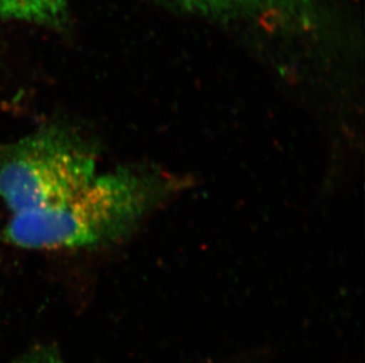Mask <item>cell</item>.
I'll list each match as a JSON object with an SVG mask.
<instances>
[{
	"instance_id": "6da1fadb",
	"label": "cell",
	"mask_w": 365,
	"mask_h": 363,
	"mask_svg": "<svg viewBox=\"0 0 365 363\" xmlns=\"http://www.w3.org/2000/svg\"><path fill=\"white\" fill-rule=\"evenodd\" d=\"M156 177L109 172L38 209L16 214L4 230L9 243L24 249H86L114 243L167 194Z\"/></svg>"
},
{
	"instance_id": "7a4b0ae2",
	"label": "cell",
	"mask_w": 365,
	"mask_h": 363,
	"mask_svg": "<svg viewBox=\"0 0 365 363\" xmlns=\"http://www.w3.org/2000/svg\"><path fill=\"white\" fill-rule=\"evenodd\" d=\"M96 176L95 154L58 127L36 131L0 152V199L12 215L55 204Z\"/></svg>"
},
{
	"instance_id": "3957f363",
	"label": "cell",
	"mask_w": 365,
	"mask_h": 363,
	"mask_svg": "<svg viewBox=\"0 0 365 363\" xmlns=\"http://www.w3.org/2000/svg\"><path fill=\"white\" fill-rule=\"evenodd\" d=\"M203 14H248L277 18L299 25L314 21L312 0H175Z\"/></svg>"
},
{
	"instance_id": "277c9868",
	"label": "cell",
	"mask_w": 365,
	"mask_h": 363,
	"mask_svg": "<svg viewBox=\"0 0 365 363\" xmlns=\"http://www.w3.org/2000/svg\"><path fill=\"white\" fill-rule=\"evenodd\" d=\"M66 0H0V17L52 24L61 21Z\"/></svg>"
},
{
	"instance_id": "5b68a950",
	"label": "cell",
	"mask_w": 365,
	"mask_h": 363,
	"mask_svg": "<svg viewBox=\"0 0 365 363\" xmlns=\"http://www.w3.org/2000/svg\"><path fill=\"white\" fill-rule=\"evenodd\" d=\"M12 363H66L53 344H39L28 350Z\"/></svg>"
}]
</instances>
